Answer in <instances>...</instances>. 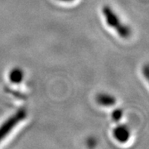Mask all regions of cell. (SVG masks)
<instances>
[{"instance_id":"6da1fadb","label":"cell","mask_w":149,"mask_h":149,"mask_svg":"<svg viewBox=\"0 0 149 149\" xmlns=\"http://www.w3.org/2000/svg\"><path fill=\"white\" fill-rule=\"evenodd\" d=\"M102 12L104 15L107 24L112 28H113L117 33L122 38H128L131 35V29L130 27L123 24L120 18L114 11L109 6H104L102 9Z\"/></svg>"},{"instance_id":"7a4b0ae2","label":"cell","mask_w":149,"mask_h":149,"mask_svg":"<svg viewBox=\"0 0 149 149\" xmlns=\"http://www.w3.org/2000/svg\"><path fill=\"white\" fill-rule=\"evenodd\" d=\"M27 117V111L24 109H20L11 115L7 120L0 125V142L5 139L7 135L16 127L19 123Z\"/></svg>"},{"instance_id":"3957f363","label":"cell","mask_w":149,"mask_h":149,"mask_svg":"<svg viewBox=\"0 0 149 149\" xmlns=\"http://www.w3.org/2000/svg\"><path fill=\"white\" fill-rule=\"evenodd\" d=\"M113 135L118 142L124 143L130 138V130L124 124H119L113 131Z\"/></svg>"},{"instance_id":"277c9868","label":"cell","mask_w":149,"mask_h":149,"mask_svg":"<svg viewBox=\"0 0 149 149\" xmlns=\"http://www.w3.org/2000/svg\"><path fill=\"white\" fill-rule=\"evenodd\" d=\"M96 100L99 104L105 107L113 106L116 103V99L112 95L107 94V93H101V94L98 95Z\"/></svg>"},{"instance_id":"5b68a950","label":"cell","mask_w":149,"mask_h":149,"mask_svg":"<svg viewBox=\"0 0 149 149\" xmlns=\"http://www.w3.org/2000/svg\"><path fill=\"white\" fill-rule=\"evenodd\" d=\"M24 73L20 68H13L11 70L8 74V78L12 83L13 84H19L23 80Z\"/></svg>"},{"instance_id":"8992f818","label":"cell","mask_w":149,"mask_h":149,"mask_svg":"<svg viewBox=\"0 0 149 149\" xmlns=\"http://www.w3.org/2000/svg\"><path fill=\"white\" fill-rule=\"evenodd\" d=\"M123 111L122 109H117L112 113V118L115 122L119 121L121 119V118L123 117Z\"/></svg>"},{"instance_id":"52a82bcc","label":"cell","mask_w":149,"mask_h":149,"mask_svg":"<svg viewBox=\"0 0 149 149\" xmlns=\"http://www.w3.org/2000/svg\"><path fill=\"white\" fill-rule=\"evenodd\" d=\"M145 76H146V78H148V65H146V66H145Z\"/></svg>"},{"instance_id":"ba28073f","label":"cell","mask_w":149,"mask_h":149,"mask_svg":"<svg viewBox=\"0 0 149 149\" xmlns=\"http://www.w3.org/2000/svg\"><path fill=\"white\" fill-rule=\"evenodd\" d=\"M59 1H61V2H71V1H74V0H59Z\"/></svg>"}]
</instances>
